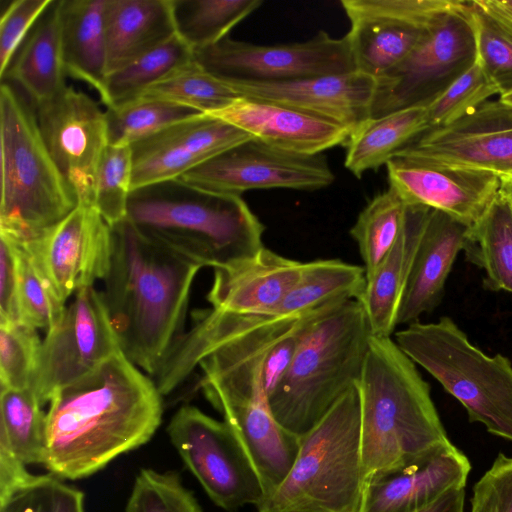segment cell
Wrapping results in <instances>:
<instances>
[{
  "instance_id": "cell-42",
  "label": "cell",
  "mask_w": 512,
  "mask_h": 512,
  "mask_svg": "<svg viewBox=\"0 0 512 512\" xmlns=\"http://www.w3.org/2000/svg\"><path fill=\"white\" fill-rule=\"evenodd\" d=\"M42 341L37 329L24 323H0L1 389L31 388Z\"/></svg>"
},
{
  "instance_id": "cell-14",
  "label": "cell",
  "mask_w": 512,
  "mask_h": 512,
  "mask_svg": "<svg viewBox=\"0 0 512 512\" xmlns=\"http://www.w3.org/2000/svg\"><path fill=\"white\" fill-rule=\"evenodd\" d=\"M334 178L323 154L292 153L251 138L178 179L206 191L241 196L255 189L315 191L330 186Z\"/></svg>"
},
{
  "instance_id": "cell-29",
  "label": "cell",
  "mask_w": 512,
  "mask_h": 512,
  "mask_svg": "<svg viewBox=\"0 0 512 512\" xmlns=\"http://www.w3.org/2000/svg\"><path fill=\"white\" fill-rule=\"evenodd\" d=\"M429 129L426 107L415 106L369 118L345 143L344 165L355 177L386 165L410 141Z\"/></svg>"
},
{
  "instance_id": "cell-40",
  "label": "cell",
  "mask_w": 512,
  "mask_h": 512,
  "mask_svg": "<svg viewBox=\"0 0 512 512\" xmlns=\"http://www.w3.org/2000/svg\"><path fill=\"white\" fill-rule=\"evenodd\" d=\"M131 185V146L108 144L95 175L93 207L110 226L126 218Z\"/></svg>"
},
{
  "instance_id": "cell-16",
  "label": "cell",
  "mask_w": 512,
  "mask_h": 512,
  "mask_svg": "<svg viewBox=\"0 0 512 512\" xmlns=\"http://www.w3.org/2000/svg\"><path fill=\"white\" fill-rule=\"evenodd\" d=\"M34 106L44 144L78 204L93 206L95 175L109 144L105 112L70 86Z\"/></svg>"
},
{
  "instance_id": "cell-36",
  "label": "cell",
  "mask_w": 512,
  "mask_h": 512,
  "mask_svg": "<svg viewBox=\"0 0 512 512\" xmlns=\"http://www.w3.org/2000/svg\"><path fill=\"white\" fill-rule=\"evenodd\" d=\"M193 59V51L177 36L107 75L100 98L115 106L139 97L176 67Z\"/></svg>"
},
{
  "instance_id": "cell-9",
  "label": "cell",
  "mask_w": 512,
  "mask_h": 512,
  "mask_svg": "<svg viewBox=\"0 0 512 512\" xmlns=\"http://www.w3.org/2000/svg\"><path fill=\"white\" fill-rule=\"evenodd\" d=\"M477 61L472 1L448 13L397 67L377 80L370 118L427 107Z\"/></svg>"
},
{
  "instance_id": "cell-23",
  "label": "cell",
  "mask_w": 512,
  "mask_h": 512,
  "mask_svg": "<svg viewBox=\"0 0 512 512\" xmlns=\"http://www.w3.org/2000/svg\"><path fill=\"white\" fill-rule=\"evenodd\" d=\"M471 463L457 452L375 472L365 479L359 512H416L453 488L466 487Z\"/></svg>"
},
{
  "instance_id": "cell-20",
  "label": "cell",
  "mask_w": 512,
  "mask_h": 512,
  "mask_svg": "<svg viewBox=\"0 0 512 512\" xmlns=\"http://www.w3.org/2000/svg\"><path fill=\"white\" fill-rule=\"evenodd\" d=\"M225 81L240 97L287 106L350 132L370 118L377 86L376 79L357 70L283 82Z\"/></svg>"
},
{
  "instance_id": "cell-50",
  "label": "cell",
  "mask_w": 512,
  "mask_h": 512,
  "mask_svg": "<svg viewBox=\"0 0 512 512\" xmlns=\"http://www.w3.org/2000/svg\"><path fill=\"white\" fill-rule=\"evenodd\" d=\"M491 13L512 29V0H479Z\"/></svg>"
},
{
  "instance_id": "cell-17",
  "label": "cell",
  "mask_w": 512,
  "mask_h": 512,
  "mask_svg": "<svg viewBox=\"0 0 512 512\" xmlns=\"http://www.w3.org/2000/svg\"><path fill=\"white\" fill-rule=\"evenodd\" d=\"M22 244L66 302L73 293L106 277L112 248L111 226L93 206L78 204L40 237Z\"/></svg>"
},
{
  "instance_id": "cell-21",
  "label": "cell",
  "mask_w": 512,
  "mask_h": 512,
  "mask_svg": "<svg viewBox=\"0 0 512 512\" xmlns=\"http://www.w3.org/2000/svg\"><path fill=\"white\" fill-rule=\"evenodd\" d=\"M272 147L304 155L345 144L350 131L328 120L269 101L240 97L208 113Z\"/></svg>"
},
{
  "instance_id": "cell-3",
  "label": "cell",
  "mask_w": 512,
  "mask_h": 512,
  "mask_svg": "<svg viewBox=\"0 0 512 512\" xmlns=\"http://www.w3.org/2000/svg\"><path fill=\"white\" fill-rule=\"evenodd\" d=\"M357 387L365 479L459 450L441 422L430 385L391 337L372 336Z\"/></svg>"
},
{
  "instance_id": "cell-49",
  "label": "cell",
  "mask_w": 512,
  "mask_h": 512,
  "mask_svg": "<svg viewBox=\"0 0 512 512\" xmlns=\"http://www.w3.org/2000/svg\"><path fill=\"white\" fill-rule=\"evenodd\" d=\"M465 487L453 488L416 512H464Z\"/></svg>"
},
{
  "instance_id": "cell-22",
  "label": "cell",
  "mask_w": 512,
  "mask_h": 512,
  "mask_svg": "<svg viewBox=\"0 0 512 512\" xmlns=\"http://www.w3.org/2000/svg\"><path fill=\"white\" fill-rule=\"evenodd\" d=\"M303 266L263 247L254 256L215 268L207 300L221 312L271 314L297 283Z\"/></svg>"
},
{
  "instance_id": "cell-6",
  "label": "cell",
  "mask_w": 512,
  "mask_h": 512,
  "mask_svg": "<svg viewBox=\"0 0 512 512\" xmlns=\"http://www.w3.org/2000/svg\"><path fill=\"white\" fill-rule=\"evenodd\" d=\"M0 234L17 243L40 237L78 205L51 158L35 112L10 84L0 87Z\"/></svg>"
},
{
  "instance_id": "cell-11",
  "label": "cell",
  "mask_w": 512,
  "mask_h": 512,
  "mask_svg": "<svg viewBox=\"0 0 512 512\" xmlns=\"http://www.w3.org/2000/svg\"><path fill=\"white\" fill-rule=\"evenodd\" d=\"M459 0H342L356 70L376 81L397 67Z\"/></svg>"
},
{
  "instance_id": "cell-5",
  "label": "cell",
  "mask_w": 512,
  "mask_h": 512,
  "mask_svg": "<svg viewBox=\"0 0 512 512\" xmlns=\"http://www.w3.org/2000/svg\"><path fill=\"white\" fill-rule=\"evenodd\" d=\"M372 336L357 299L315 321L304 334L287 374L269 396L277 422L299 438L307 434L358 385Z\"/></svg>"
},
{
  "instance_id": "cell-38",
  "label": "cell",
  "mask_w": 512,
  "mask_h": 512,
  "mask_svg": "<svg viewBox=\"0 0 512 512\" xmlns=\"http://www.w3.org/2000/svg\"><path fill=\"white\" fill-rule=\"evenodd\" d=\"M10 241L16 258L17 299L21 321L36 329L48 331L62 319L66 309L65 302L28 248L22 243Z\"/></svg>"
},
{
  "instance_id": "cell-8",
  "label": "cell",
  "mask_w": 512,
  "mask_h": 512,
  "mask_svg": "<svg viewBox=\"0 0 512 512\" xmlns=\"http://www.w3.org/2000/svg\"><path fill=\"white\" fill-rule=\"evenodd\" d=\"M396 344L466 409L470 422L512 442V362L489 356L448 316L415 321L395 333Z\"/></svg>"
},
{
  "instance_id": "cell-53",
  "label": "cell",
  "mask_w": 512,
  "mask_h": 512,
  "mask_svg": "<svg viewBox=\"0 0 512 512\" xmlns=\"http://www.w3.org/2000/svg\"><path fill=\"white\" fill-rule=\"evenodd\" d=\"M507 176L512 177V169L510 170V172L508 173V175H506V176H504V177H507Z\"/></svg>"
},
{
  "instance_id": "cell-43",
  "label": "cell",
  "mask_w": 512,
  "mask_h": 512,
  "mask_svg": "<svg viewBox=\"0 0 512 512\" xmlns=\"http://www.w3.org/2000/svg\"><path fill=\"white\" fill-rule=\"evenodd\" d=\"M61 479L33 475L0 499V512H85L83 492Z\"/></svg>"
},
{
  "instance_id": "cell-35",
  "label": "cell",
  "mask_w": 512,
  "mask_h": 512,
  "mask_svg": "<svg viewBox=\"0 0 512 512\" xmlns=\"http://www.w3.org/2000/svg\"><path fill=\"white\" fill-rule=\"evenodd\" d=\"M407 205L389 186L376 195L359 213L350 229L370 278L395 244L405 221Z\"/></svg>"
},
{
  "instance_id": "cell-37",
  "label": "cell",
  "mask_w": 512,
  "mask_h": 512,
  "mask_svg": "<svg viewBox=\"0 0 512 512\" xmlns=\"http://www.w3.org/2000/svg\"><path fill=\"white\" fill-rule=\"evenodd\" d=\"M191 108L160 99L138 97L105 111L110 145L131 146L162 129L196 115Z\"/></svg>"
},
{
  "instance_id": "cell-33",
  "label": "cell",
  "mask_w": 512,
  "mask_h": 512,
  "mask_svg": "<svg viewBox=\"0 0 512 512\" xmlns=\"http://www.w3.org/2000/svg\"><path fill=\"white\" fill-rule=\"evenodd\" d=\"M36 394L28 389H1L0 438L26 465H44L46 414Z\"/></svg>"
},
{
  "instance_id": "cell-52",
  "label": "cell",
  "mask_w": 512,
  "mask_h": 512,
  "mask_svg": "<svg viewBox=\"0 0 512 512\" xmlns=\"http://www.w3.org/2000/svg\"><path fill=\"white\" fill-rule=\"evenodd\" d=\"M499 99L504 103L512 106V92L499 96Z\"/></svg>"
},
{
  "instance_id": "cell-44",
  "label": "cell",
  "mask_w": 512,
  "mask_h": 512,
  "mask_svg": "<svg viewBox=\"0 0 512 512\" xmlns=\"http://www.w3.org/2000/svg\"><path fill=\"white\" fill-rule=\"evenodd\" d=\"M496 94L495 85L476 61L426 107L429 129L454 123Z\"/></svg>"
},
{
  "instance_id": "cell-41",
  "label": "cell",
  "mask_w": 512,
  "mask_h": 512,
  "mask_svg": "<svg viewBox=\"0 0 512 512\" xmlns=\"http://www.w3.org/2000/svg\"><path fill=\"white\" fill-rule=\"evenodd\" d=\"M125 512H203L176 471L144 468L137 474Z\"/></svg>"
},
{
  "instance_id": "cell-28",
  "label": "cell",
  "mask_w": 512,
  "mask_h": 512,
  "mask_svg": "<svg viewBox=\"0 0 512 512\" xmlns=\"http://www.w3.org/2000/svg\"><path fill=\"white\" fill-rule=\"evenodd\" d=\"M65 75L54 1L24 40L5 76L21 87L35 105L61 92L67 86Z\"/></svg>"
},
{
  "instance_id": "cell-15",
  "label": "cell",
  "mask_w": 512,
  "mask_h": 512,
  "mask_svg": "<svg viewBox=\"0 0 512 512\" xmlns=\"http://www.w3.org/2000/svg\"><path fill=\"white\" fill-rule=\"evenodd\" d=\"M393 158L504 177L512 169V106L488 100L450 125L422 132Z\"/></svg>"
},
{
  "instance_id": "cell-18",
  "label": "cell",
  "mask_w": 512,
  "mask_h": 512,
  "mask_svg": "<svg viewBox=\"0 0 512 512\" xmlns=\"http://www.w3.org/2000/svg\"><path fill=\"white\" fill-rule=\"evenodd\" d=\"M251 138L247 132L208 113L176 122L131 145V188L178 179Z\"/></svg>"
},
{
  "instance_id": "cell-10",
  "label": "cell",
  "mask_w": 512,
  "mask_h": 512,
  "mask_svg": "<svg viewBox=\"0 0 512 512\" xmlns=\"http://www.w3.org/2000/svg\"><path fill=\"white\" fill-rule=\"evenodd\" d=\"M169 439L209 498L226 511L266 500L261 478L231 427L184 405L167 426Z\"/></svg>"
},
{
  "instance_id": "cell-46",
  "label": "cell",
  "mask_w": 512,
  "mask_h": 512,
  "mask_svg": "<svg viewBox=\"0 0 512 512\" xmlns=\"http://www.w3.org/2000/svg\"><path fill=\"white\" fill-rule=\"evenodd\" d=\"M470 512H512V457L499 453L475 483Z\"/></svg>"
},
{
  "instance_id": "cell-51",
  "label": "cell",
  "mask_w": 512,
  "mask_h": 512,
  "mask_svg": "<svg viewBox=\"0 0 512 512\" xmlns=\"http://www.w3.org/2000/svg\"><path fill=\"white\" fill-rule=\"evenodd\" d=\"M500 191L505 195L512 205V177H501Z\"/></svg>"
},
{
  "instance_id": "cell-26",
  "label": "cell",
  "mask_w": 512,
  "mask_h": 512,
  "mask_svg": "<svg viewBox=\"0 0 512 512\" xmlns=\"http://www.w3.org/2000/svg\"><path fill=\"white\" fill-rule=\"evenodd\" d=\"M430 209L407 206L404 225L395 244L367 279L358 299L373 336L391 337L397 326L399 306Z\"/></svg>"
},
{
  "instance_id": "cell-2",
  "label": "cell",
  "mask_w": 512,
  "mask_h": 512,
  "mask_svg": "<svg viewBox=\"0 0 512 512\" xmlns=\"http://www.w3.org/2000/svg\"><path fill=\"white\" fill-rule=\"evenodd\" d=\"M112 248L102 297L124 356L149 375L181 330L202 266L137 230L111 226Z\"/></svg>"
},
{
  "instance_id": "cell-12",
  "label": "cell",
  "mask_w": 512,
  "mask_h": 512,
  "mask_svg": "<svg viewBox=\"0 0 512 512\" xmlns=\"http://www.w3.org/2000/svg\"><path fill=\"white\" fill-rule=\"evenodd\" d=\"M194 60L224 80L283 82L355 71L346 36L333 38L320 31L295 43L257 45L226 37L193 51Z\"/></svg>"
},
{
  "instance_id": "cell-27",
  "label": "cell",
  "mask_w": 512,
  "mask_h": 512,
  "mask_svg": "<svg viewBox=\"0 0 512 512\" xmlns=\"http://www.w3.org/2000/svg\"><path fill=\"white\" fill-rule=\"evenodd\" d=\"M104 4L105 0L56 1L65 73L99 94L107 77Z\"/></svg>"
},
{
  "instance_id": "cell-19",
  "label": "cell",
  "mask_w": 512,
  "mask_h": 512,
  "mask_svg": "<svg viewBox=\"0 0 512 512\" xmlns=\"http://www.w3.org/2000/svg\"><path fill=\"white\" fill-rule=\"evenodd\" d=\"M389 186L407 206L441 211L473 226L501 187V177L481 170L423 165L393 158L387 164Z\"/></svg>"
},
{
  "instance_id": "cell-47",
  "label": "cell",
  "mask_w": 512,
  "mask_h": 512,
  "mask_svg": "<svg viewBox=\"0 0 512 512\" xmlns=\"http://www.w3.org/2000/svg\"><path fill=\"white\" fill-rule=\"evenodd\" d=\"M0 323L22 322L17 299L16 258L12 242L0 234Z\"/></svg>"
},
{
  "instance_id": "cell-24",
  "label": "cell",
  "mask_w": 512,
  "mask_h": 512,
  "mask_svg": "<svg viewBox=\"0 0 512 512\" xmlns=\"http://www.w3.org/2000/svg\"><path fill=\"white\" fill-rule=\"evenodd\" d=\"M469 227L430 209L397 314V325L411 324L441 302L452 265L464 250Z\"/></svg>"
},
{
  "instance_id": "cell-32",
  "label": "cell",
  "mask_w": 512,
  "mask_h": 512,
  "mask_svg": "<svg viewBox=\"0 0 512 512\" xmlns=\"http://www.w3.org/2000/svg\"><path fill=\"white\" fill-rule=\"evenodd\" d=\"M262 0H171L176 35L196 51L218 43Z\"/></svg>"
},
{
  "instance_id": "cell-7",
  "label": "cell",
  "mask_w": 512,
  "mask_h": 512,
  "mask_svg": "<svg viewBox=\"0 0 512 512\" xmlns=\"http://www.w3.org/2000/svg\"><path fill=\"white\" fill-rule=\"evenodd\" d=\"M365 477L361 404L348 390L303 437L282 484L257 512H359Z\"/></svg>"
},
{
  "instance_id": "cell-31",
  "label": "cell",
  "mask_w": 512,
  "mask_h": 512,
  "mask_svg": "<svg viewBox=\"0 0 512 512\" xmlns=\"http://www.w3.org/2000/svg\"><path fill=\"white\" fill-rule=\"evenodd\" d=\"M464 252L485 271L486 289L512 293V205L501 191L469 227Z\"/></svg>"
},
{
  "instance_id": "cell-25",
  "label": "cell",
  "mask_w": 512,
  "mask_h": 512,
  "mask_svg": "<svg viewBox=\"0 0 512 512\" xmlns=\"http://www.w3.org/2000/svg\"><path fill=\"white\" fill-rule=\"evenodd\" d=\"M107 75L176 35L171 0H105Z\"/></svg>"
},
{
  "instance_id": "cell-48",
  "label": "cell",
  "mask_w": 512,
  "mask_h": 512,
  "mask_svg": "<svg viewBox=\"0 0 512 512\" xmlns=\"http://www.w3.org/2000/svg\"><path fill=\"white\" fill-rule=\"evenodd\" d=\"M33 477L13 452L10 445L0 438V499Z\"/></svg>"
},
{
  "instance_id": "cell-4",
  "label": "cell",
  "mask_w": 512,
  "mask_h": 512,
  "mask_svg": "<svg viewBox=\"0 0 512 512\" xmlns=\"http://www.w3.org/2000/svg\"><path fill=\"white\" fill-rule=\"evenodd\" d=\"M126 219L202 267H225L264 247L265 226L241 196L206 191L180 179L132 190Z\"/></svg>"
},
{
  "instance_id": "cell-39",
  "label": "cell",
  "mask_w": 512,
  "mask_h": 512,
  "mask_svg": "<svg viewBox=\"0 0 512 512\" xmlns=\"http://www.w3.org/2000/svg\"><path fill=\"white\" fill-rule=\"evenodd\" d=\"M472 17L477 61L499 96L512 92V29L479 0L472 1Z\"/></svg>"
},
{
  "instance_id": "cell-45",
  "label": "cell",
  "mask_w": 512,
  "mask_h": 512,
  "mask_svg": "<svg viewBox=\"0 0 512 512\" xmlns=\"http://www.w3.org/2000/svg\"><path fill=\"white\" fill-rule=\"evenodd\" d=\"M54 0H14L0 20V76L3 78L27 33Z\"/></svg>"
},
{
  "instance_id": "cell-30",
  "label": "cell",
  "mask_w": 512,
  "mask_h": 512,
  "mask_svg": "<svg viewBox=\"0 0 512 512\" xmlns=\"http://www.w3.org/2000/svg\"><path fill=\"white\" fill-rule=\"evenodd\" d=\"M366 282L365 269L360 265L339 259L305 262L297 283L271 314H302L331 303L358 300Z\"/></svg>"
},
{
  "instance_id": "cell-1",
  "label": "cell",
  "mask_w": 512,
  "mask_h": 512,
  "mask_svg": "<svg viewBox=\"0 0 512 512\" xmlns=\"http://www.w3.org/2000/svg\"><path fill=\"white\" fill-rule=\"evenodd\" d=\"M154 381L119 351L52 396L44 467L77 480L147 443L162 422Z\"/></svg>"
},
{
  "instance_id": "cell-13",
  "label": "cell",
  "mask_w": 512,
  "mask_h": 512,
  "mask_svg": "<svg viewBox=\"0 0 512 512\" xmlns=\"http://www.w3.org/2000/svg\"><path fill=\"white\" fill-rule=\"evenodd\" d=\"M121 351L102 297L93 286L76 292L62 319L42 341L31 386L43 406L60 388Z\"/></svg>"
},
{
  "instance_id": "cell-34",
  "label": "cell",
  "mask_w": 512,
  "mask_h": 512,
  "mask_svg": "<svg viewBox=\"0 0 512 512\" xmlns=\"http://www.w3.org/2000/svg\"><path fill=\"white\" fill-rule=\"evenodd\" d=\"M139 97L169 101L200 113L217 112L240 98L229 83L207 72L194 58L173 69Z\"/></svg>"
}]
</instances>
